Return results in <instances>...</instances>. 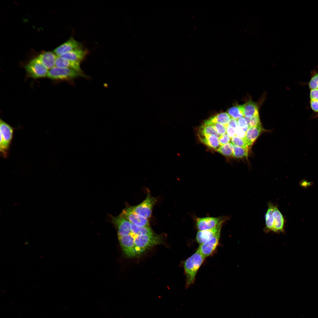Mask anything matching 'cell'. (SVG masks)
<instances>
[{"mask_svg":"<svg viewBox=\"0 0 318 318\" xmlns=\"http://www.w3.org/2000/svg\"><path fill=\"white\" fill-rule=\"evenodd\" d=\"M55 66L59 67L71 69L81 72L82 70L80 63L57 56L55 62Z\"/></svg>","mask_w":318,"mask_h":318,"instance_id":"obj_18","label":"cell"},{"mask_svg":"<svg viewBox=\"0 0 318 318\" xmlns=\"http://www.w3.org/2000/svg\"><path fill=\"white\" fill-rule=\"evenodd\" d=\"M238 125L245 132H246L249 126L247 122L244 117H241L237 120Z\"/></svg>","mask_w":318,"mask_h":318,"instance_id":"obj_32","label":"cell"},{"mask_svg":"<svg viewBox=\"0 0 318 318\" xmlns=\"http://www.w3.org/2000/svg\"><path fill=\"white\" fill-rule=\"evenodd\" d=\"M310 105L312 109L314 111L318 112V100H310Z\"/></svg>","mask_w":318,"mask_h":318,"instance_id":"obj_37","label":"cell"},{"mask_svg":"<svg viewBox=\"0 0 318 318\" xmlns=\"http://www.w3.org/2000/svg\"><path fill=\"white\" fill-rule=\"evenodd\" d=\"M231 139V138L226 133L221 135L219 138L221 146L229 143Z\"/></svg>","mask_w":318,"mask_h":318,"instance_id":"obj_33","label":"cell"},{"mask_svg":"<svg viewBox=\"0 0 318 318\" xmlns=\"http://www.w3.org/2000/svg\"><path fill=\"white\" fill-rule=\"evenodd\" d=\"M122 249L127 257H133L137 256L135 250V236L131 234L118 236Z\"/></svg>","mask_w":318,"mask_h":318,"instance_id":"obj_9","label":"cell"},{"mask_svg":"<svg viewBox=\"0 0 318 318\" xmlns=\"http://www.w3.org/2000/svg\"><path fill=\"white\" fill-rule=\"evenodd\" d=\"M160 236L152 235L135 236V250L137 255L141 254L151 247L162 242Z\"/></svg>","mask_w":318,"mask_h":318,"instance_id":"obj_3","label":"cell"},{"mask_svg":"<svg viewBox=\"0 0 318 318\" xmlns=\"http://www.w3.org/2000/svg\"><path fill=\"white\" fill-rule=\"evenodd\" d=\"M0 151L3 157L6 158L13 137L14 129L0 119Z\"/></svg>","mask_w":318,"mask_h":318,"instance_id":"obj_2","label":"cell"},{"mask_svg":"<svg viewBox=\"0 0 318 318\" xmlns=\"http://www.w3.org/2000/svg\"><path fill=\"white\" fill-rule=\"evenodd\" d=\"M222 226V225H221L212 229L198 231L196 236L197 242L200 244L207 242L216 235L220 233Z\"/></svg>","mask_w":318,"mask_h":318,"instance_id":"obj_14","label":"cell"},{"mask_svg":"<svg viewBox=\"0 0 318 318\" xmlns=\"http://www.w3.org/2000/svg\"><path fill=\"white\" fill-rule=\"evenodd\" d=\"M207 120L213 125L217 132L220 135L226 133L227 127L226 125L218 123H211L208 121V120Z\"/></svg>","mask_w":318,"mask_h":318,"instance_id":"obj_30","label":"cell"},{"mask_svg":"<svg viewBox=\"0 0 318 318\" xmlns=\"http://www.w3.org/2000/svg\"><path fill=\"white\" fill-rule=\"evenodd\" d=\"M268 208L265 216L266 227L265 228L266 232L272 231L273 227V212L274 205L272 203L269 202Z\"/></svg>","mask_w":318,"mask_h":318,"instance_id":"obj_21","label":"cell"},{"mask_svg":"<svg viewBox=\"0 0 318 318\" xmlns=\"http://www.w3.org/2000/svg\"><path fill=\"white\" fill-rule=\"evenodd\" d=\"M262 130L261 123L257 125L249 127L244 139L249 148L252 146L258 137Z\"/></svg>","mask_w":318,"mask_h":318,"instance_id":"obj_15","label":"cell"},{"mask_svg":"<svg viewBox=\"0 0 318 318\" xmlns=\"http://www.w3.org/2000/svg\"><path fill=\"white\" fill-rule=\"evenodd\" d=\"M82 45L75 40L70 38L67 41L56 48L54 52L57 56L60 57L63 54L74 50L82 48Z\"/></svg>","mask_w":318,"mask_h":318,"instance_id":"obj_12","label":"cell"},{"mask_svg":"<svg viewBox=\"0 0 318 318\" xmlns=\"http://www.w3.org/2000/svg\"><path fill=\"white\" fill-rule=\"evenodd\" d=\"M228 219L226 216L197 218L196 226L198 231L210 229L222 225Z\"/></svg>","mask_w":318,"mask_h":318,"instance_id":"obj_6","label":"cell"},{"mask_svg":"<svg viewBox=\"0 0 318 318\" xmlns=\"http://www.w3.org/2000/svg\"><path fill=\"white\" fill-rule=\"evenodd\" d=\"M57 57L54 52H48L41 54L37 57L48 70H50L55 66Z\"/></svg>","mask_w":318,"mask_h":318,"instance_id":"obj_16","label":"cell"},{"mask_svg":"<svg viewBox=\"0 0 318 318\" xmlns=\"http://www.w3.org/2000/svg\"><path fill=\"white\" fill-rule=\"evenodd\" d=\"M235 132L236 136L242 138L244 139L246 135V132L238 126L235 128Z\"/></svg>","mask_w":318,"mask_h":318,"instance_id":"obj_34","label":"cell"},{"mask_svg":"<svg viewBox=\"0 0 318 318\" xmlns=\"http://www.w3.org/2000/svg\"><path fill=\"white\" fill-rule=\"evenodd\" d=\"M83 75L74 70L54 67L48 72L47 77L53 80H70Z\"/></svg>","mask_w":318,"mask_h":318,"instance_id":"obj_5","label":"cell"},{"mask_svg":"<svg viewBox=\"0 0 318 318\" xmlns=\"http://www.w3.org/2000/svg\"><path fill=\"white\" fill-rule=\"evenodd\" d=\"M205 258L197 250L185 261L184 267L186 276V288L194 283L197 273Z\"/></svg>","mask_w":318,"mask_h":318,"instance_id":"obj_1","label":"cell"},{"mask_svg":"<svg viewBox=\"0 0 318 318\" xmlns=\"http://www.w3.org/2000/svg\"><path fill=\"white\" fill-rule=\"evenodd\" d=\"M120 215L124 216L130 222L139 227L149 226L148 219L134 212L130 206H127L122 211Z\"/></svg>","mask_w":318,"mask_h":318,"instance_id":"obj_8","label":"cell"},{"mask_svg":"<svg viewBox=\"0 0 318 318\" xmlns=\"http://www.w3.org/2000/svg\"><path fill=\"white\" fill-rule=\"evenodd\" d=\"M248 149L234 145V150L232 156L237 158L246 157L248 156Z\"/></svg>","mask_w":318,"mask_h":318,"instance_id":"obj_27","label":"cell"},{"mask_svg":"<svg viewBox=\"0 0 318 318\" xmlns=\"http://www.w3.org/2000/svg\"><path fill=\"white\" fill-rule=\"evenodd\" d=\"M231 143L235 146L249 149L244 139L240 138L236 135L231 138Z\"/></svg>","mask_w":318,"mask_h":318,"instance_id":"obj_28","label":"cell"},{"mask_svg":"<svg viewBox=\"0 0 318 318\" xmlns=\"http://www.w3.org/2000/svg\"><path fill=\"white\" fill-rule=\"evenodd\" d=\"M313 73L308 84L310 90L318 88V72H315Z\"/></svg>","mask_w":318,"mask_h":318,"instance_id":"obj_29","label":"cell"},{"mask_svg":"<svg viewBox=\"0 0 318 318\" xmlns=\"http://www.w3.org/2000/svg\"><path fill=\"white\" fill-rule=\"evenodd\" d=\"M208 135H214L219 138L220 135L217 132L213 125L207 120L200 127L198 136H205Z\"/></svg>","mask_w":318,"mask_h":318,"instance_id":"obj_22","label":"cell"},{"mask_svg":"<svg viewBox=\"0 0 318 318\" xmlns=\"http://www.w3.org/2000/svg\"><path fill=\"white\" fill-rule=\"evenodd\" d=\"M248 124L249 127L257 125L260 123L259 115H257L251 118L245 117Z\"/></svg>","mask_w":318,"mask_h":318,"instance_id":"obj_31","label":"cell"},{"mask_svg":"<svg viewBox=\"0 0 318 318\" xmlns=\"http://www.w3.org/2000/svg\"><path fill=\"white\" fill-rule=\"evenodd\" d=\"M228 125L235 129L238 126L237 120L231 117Z\"/></svg>","mask_w":318,"mask_h":318,"instance_id":"obj_38","label":"cell"},{"mask_svg":"<svg viewBox=\"0 0 318 318\" xmlns=\"http://www.w3.org/2000/svg\"><path fill=\"white\" fill-rule=\"evenodd\" d=\"M156 202V198L152 197L148 191L146 198L142 202L130 207L134 212L148 219L151 215L153 208Z\"/></svg>","mask_w":318,"mask_h":318,"instance_id":"obj_4","label":"cell"},{"mask_svg":"<svg viewBox=\"0 0 318 318\" xmlns=\"http://www.w3.org/2000/svg\"><path fill=\"white\" fill-rule=\"evenodd\" d=\"M273 223L272 231L276 233L284 232L285 220L277 206L274 205L273 212Z\"/></svg>","mask_w":318,"mask_h":318,"instance_id":"obj_13","label":"cell"},{"mask_svg":"<svg viewBox=\"0 0 318 318\" xmlns=\"http://www.w3.org/2000/svg\"><path fill=\"white\" fill-rule=\"evenodd\" d=\"M110 217L112 223L117 229L118 236L131 234V223L124 216L120 214L116 217L110 215Z\"/></svg>","mask_w":318,"mask_h":318,"instance_id":"obj_10","label":"cell"},{"mask_svg":"<svg viewBox=\"0 0 318 318\" xmlns=\"http://www.w3.org/2000/svg\"><path fill=\"white\" fill-rule=\"evenodd\" d=\"M25 69L28 75L34 78L47 77L49 72L37 57L31 60Z\"/></svg>","mask_w":318,"mask_h":318,"instance_id":"obj_7","label":"cell"},{"mask_svg":"<svg viewBox=\"0 0 318 318\" xmlns=\"http://www.w3.org/2000/svg\"><path fill=\"white\" fill-rule=\"evenodd\" d=\"M227 112L231 117L237 120L244 117L242 105L233 106L229 109Z\"/></svg>","mask_w":318,"mask_h":318,"instance_id":"obj_25","label":"cell"},{"mask_svg":"<svg viewBox=\"0 0 318 318\" xmlns=\"http://www.w3.org/2000/svg\"><path fill=\"white\" fill-rule=\"evenodd\" d=\"M131 223V234L134 236L154 234L153 231L150 226L140 227Z\"/></svg>","mask_w":318,"mask_h":318,"instance_id":"obj_23","label":"cell"},{"mask_svg":"<svg viewBox=\"0 0 318 318\" xmlns=\"http://www.w3.org/2000/svg\"><path fill=\"white\" fill-rule=\"evenodd\" d=\"M226 133L231 138L236 135L235 129L228 125L227 127Z\"/></svg>","mask_w":318,"mask_h":318,"instance_id":"obj_36","label":"cell"},{"mask_svg":"<svg viewBox=\"0 0 318 318\" xmlns=\"http://www.w3.org/2000/svg\"><path fill=\"white\" fill-rule=\"evenodd\" d=\"M86 52L82 48H79L69 52L60 57L66 59L80 63L87 54Z\"/></svg>","mask_w":318,"mask_h":318,"instance_id":"obj_19","label":"cell"},{"mask_svg":"<svg viewBox=\"0 0 318 318\" xmlns=\"http://www.w3.org/2000/svg\"><path fill=\"white\" fill-rule=\"evenodd\" d=\"M218 233L207 242L200 244L197 250L205 258L211 255L218 246L220 237Z\"/></svg>","mask_w":318,"mask_h":318,"instance_id":"obj_11","label":"cell"},{"mask_svg":"<svg viewBox=\"0 0 318 318\" xmlns=\"http://www.w3.org/2000/svg\"><path fill=\"white\" fill-rule=\"evenodd\" d=\"M201 141L210 148L216 150L221 146L219 138L214 135L198 136Z\"/></svg>","mask_w":318,"mask_h":318,"instance_id":"obj_17","label":"cell"},{"mask_svg":"<svg viewBox=\"0 0 318 318\" xmlns=\"http://www.w3.org/2000/svg\"><path fill=\"white\" fill-rule=\"evenodd\" d=\"M242 106L244 117L249 118L259 115L258 106L254 102L249 100Z\"/></svg>","mask_w":318,"mask_h":318,"instance_id":"obj_20","label":"cell"},{"mask_svg":"<svg viewBox=\"0 0 318 318\" xmlns=\"http://www.w3.org/2000/svg\"><path fill=\"white\" fill-rule=\"evenodd\" d=\"M231 118L228 113L224 112L218 113L208 120L211 122L219 123L227 127Z\"/></svg>","mask_w":318,"mask_h":318,"instance_id":"obj_24","label":"cell"},{"mask_svg":"<svg viewBox=\"0 0 318 318\" xmlns=\"http://www.w3.org/2000/svg\"><path fill=\"white\" fill-rule=\"evenodd\" d=\"M310 100H318V88L310 90Z\"/></svg>","mask_w":318,"mask_h":318,"instance_id":"obj_35","label":"cell"},{"mask_svg":"<svg viewBox=\"0 0 318 318\" xmlns=\"http://www.w3.org/2000/svg\"><path fill=\"white\" fill-rule=\"evenodd\" d=\"M234 148V145L231 143H229L221 146L217 151L225 156L231 157L232 156Z\"/></svg>","mask_w":318,"mask_h":318,"instance_id":"obj_26","label":"cell"}]
</instances>
